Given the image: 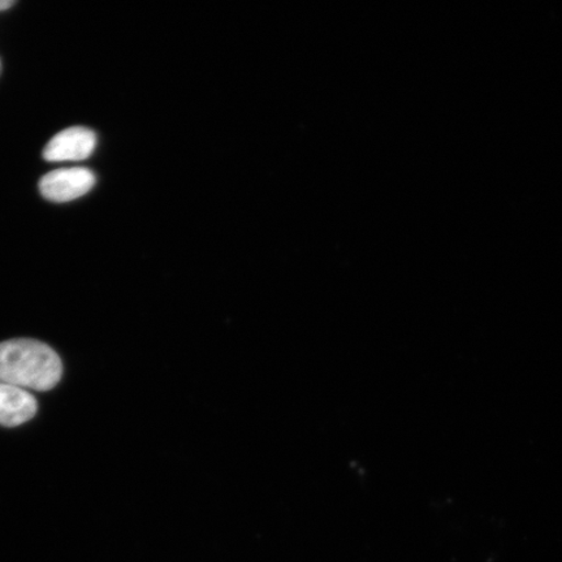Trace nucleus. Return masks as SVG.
Here are the masks:
<instances>
[{"label":"nucleus","instance_id":"obj_3","mask_svg":"<svg viewBox=\"0 0 562 562\" xmlns=\"http://www.w3.org/2000/svg\"><path fill=\"white\" fill-rule=\"evenodd\" d=\"M97 136L83 126H72L58 133L44 150L47 161H79L88 159L94 153Z\"/></svg>","mask_w":562,"mask_h":562},{"label":"nucleus","instance_id":"obj_4","mask_svg":"<svg viewBox=\"0 0 562 562\" xmlns=\"http://www.w3.org/2000/svg\"><path fill=\"white\" fill-rule=\"evenodd\" d=\"M37 413V402L25 390L0 382V425L16 427Z\"/></svg>","mask_w":562,"mask_h":562},{"label":"nucleus","instance_id":"obj_1","mask_svg":"<svg viewBox=\"0 0 562 562\" xmlns=\"http://www.w3.org/2000/svg\"><path fill=\"white\" fill-rule=\"evenodd\" d=\"M58 355L44 342L18 339L0 342V382L45 392L54 389L61 378Z\"/></svg>","mask_w":562,"mask_h":562},{"label":"nucleus","instance_id":"obj_6","mask_svg":"<svg viewBox=\"0 0 562 562\" xmlns=\"http://www.w3.org/2000/svg\"><path fill=\"white\" fill-rule=\"evenodd\" d=\"M0 70H2V65H0Z\"/></svg>","mask_w":562,"mask_h":562},{"label":"nucleus","instance_id":"obj_5","mask_svg":"<svg viewBox=\"0 0 562 562\" xmlns=\"http://www.w3.org/2000/svg\"><path fill=\"white\" fill-rule=\"evenodd\" d=\"M13 4L15 2H12V0H0V11L9 10Z\"/></svg>","mask_w":562,"mask_h":562},{"label":"nucleus","instance_id":"obj_2","mask_svg":"<svg viewBox=\"0 0 562 562\" xmlns=\"http://www.w3.org/2000/svg\"><path fill=\"white\" fill-rule=\"evenodd\" d=\"M95 186V175L89 168H60L40 181L41 194L47 201L65 203L88 194Z\"/></svg>","mask_w":562,"mask_h":562}]
</instances>
